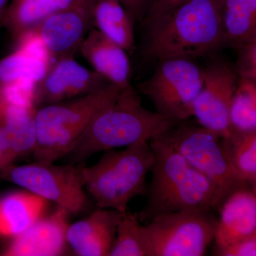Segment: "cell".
<instances>
[{"mask_svg": "<svg viewBox=\"0 0 256 256\" xmlns=\"http://www.w3.org/2000/svg\"><path fill=\"white\" fill-rule=\"evenodd\" d=\"M223 3L224 0H188L142 26V54L146 60L158 62L214 55L227 46Z\"/></svg>", "mask_w": 256, "mask_h": 256, "instance_id": "obj_1", "label": "cell"}, {"mask_svg": "<svg viewBox=\"0 0 256 256\" xmlns=\"http://www.w3.org/2000/svg\"><path fill=\"white\" fill-rule=\"evenodd\" d=\"M150 144L154 161L146 204L138 213L141 223L175 212L220 210L226 196L210 178L159 138L150 140Z\"/></svg>", "mask_w": 256, "mask_h": 256, "instance_id": "obj_2", "label": "cell"}, {"mask_svg": "<svg viewBox=\"0 0 256 256\" xmlns=\"http://www.w3.org/2000/svg\"><path fill=\"white\" fill-rule=\"evenodd\" d=\"M176 124L144 107L139 92L130 84L92 120L67 156L72 163H80L100 152L151 140Z\"/></svg>", "mask_w": 256, "mask_h": 256, "instance_id": "obj_3", "label": "cell"}, {"mask_svg": "<svg viewBox=\"0 0 256 256\" xmlns=\"http://www.w3.org/2000/svg\"><path fill=\"white\" fill-rule=\"evenodd\" d=\"M154 161L150 141L104 151L96 164L82 166L84 186L98 208L126 212L133 198L146 194Z\"/></svg>", "mask_w": 256, "mask_h": 256, "instance_id": "obj_4", "label": "cell"}, {"mask_svg": "<svg viewBox=\"0 0 256 256\" xmlns=\"http://www.w3.org/2000/svg\"><path fill=\"white\" fill-rule=\"evenodd\" d=\"M124 87L111 84L98 92L37 108L32 152L36 162L50 164L66 156L92 120L116 100Z\"/></svg>", "mask_w": 256, "mask_h": 256, "instance_id": "obj_5", "label": "cell"}, {"mask_svg": "<svg viewBox=\"0 0 256 256\" xmlns=\"http://www.w3.org/2000/svg\"><path fill=\"white\" fill-rule=\"evenodd\" d=\"M158 138L210 178L226 196L239 188L248 186L234 170L224 138L213 131L200 124L184 121L174 124Z\"/></svg>", "mask_w": 256, "mask_h": 256, "instance_id": "obj_6", "label": "cell"}, {"mask_svg": "<svg viewBox=\"0 0 256 256\" xmlns=\"http://www.w3.org/2000/svg\"><path fill=\"white\" fill-rule=\"evenodd\" d=\"M138 92L151 101L158 114L174 124L193 117V107L201 90L204 69L192 60L171 58L158 62Z\"/></svg>", "mask_w": 256, "mask_h": 256, "instance_id": "obj_7", "label": "cell"}, {"mask_svg": "<svg viewBox=\"0 0 256 256\" xmlns=\"http://www.w3.org/2000/svg\"><path fill=\"white\" fill-rule=\"evenodd\" d=\"M218 218L210 212H180L144 224L149 256H202L214 240Z\"/></svg>", "mask_w": 256, "mask_h": 256, "instance_id": "obj_8", "label": "cell"}, {"mask_svg": "<svg viewBox=\"0 0 256 256\" xmlns=\"http://www.w3.org/2000/svg\"><path fill=\"white\" fill-rule=\"evenodd\" d=\"M82 166L75 163L54 165L36 162L12 168L6 174L16 185L74 214L87 205Z\"/></svg>", "mask_w": 256, "mask_h": 256, "instance_id": "obj_9", "label": "cell"}, {"mask_svg": "<svg viewBox=\"0 0 256 256\" xmlns=\"http://www.w3.org/2000/svg\"><path fill=\"white\" fill-rule=\"evenodd\" d=\"M239 78L234 65L212 60L204 68L203 84L194 104L198 124L224 138L232 133L230 108Z\"/></svg>", "mask_w": 256, "mask_h": 256, "instance_id": "obj_10", "label": "cell"}, {"mask_svg": "<svg viewBox=\"0 0 256 256\" xmlns=\"http://www.w3.org/2000/svg\"><path fill=\"white\" fill-rule=\"evenodd\" d=\"M96 0H73L42 20L32 31L41 38L54 60L74 57L88 32L95 28Z\"/></svg>", "mask_w": 256, "mask_h": 256, "instance_id": "obj_11", "label": "cell"}, {"mask_svg": "<svg viewBox=\"0 0 256 256\" xmlns=\"http://www.w3.org/2000/svg\"><path fill=\"white\" fill-rule=\"evenodd\" d=\"M111 84L95 70L82 66L74 57L58 58L50 64L43 78L36 82L34 106L38 108L80 97Z\"/></svg>", "mask_w": 256, "mask_h": 256, "instance_id": "obj_12", "label": "cell"}, {"mask_svg": "<svg viewBox=\"0 0 256 256\" xmlns=\"http://www.w3.org/2000/svg\"><path fill=\"white\" fill-rule=\"evenodd\" d=\"M70 214L57 207L52 214L35 222L28 230L15 237L4 252L10 256L62 255L67 245L66 233Z\"/></svg>", "mask_w": 256, "mask_h": 256, "instance_id": "obj_13", "label": "cell"}, {"mask_svg": "<svg viewBox=\"0 0 256 256\" xmlns=\"http://www.w3.org/2000/svg\"><path fill=\"white\" fill-rule=\"evenodd\" d=\"M122 212L100 208L68 226L66 240L77 256H109Z\"/></svg>", "mask_w": 256, "mask_h": 256, "instance_id": "obj_14", "label": "cell"}, {"mask_svg": "<svg viewBox=\"0 0 256 256\" xmlns=\"http://www.w3.org/2000/svg\"><path fill=\"white\" fill-rule=\"evenodd\" d=\"M216 230V248L256 236V193L249 186L230 193L220 205Z\"/></svg>", "mask_w": 256, "mask_h": 256, "instance_id": "obj_15", "label": "cell"}, {"mask_svg": "<svg viewBox=\"0 0 256 256\" xmlns=\"http://www.w3.org/2000/svg\"><path fill=\"white\" fill-rule=\"evenodd\" d=\"M80 52L94 70L112 84H130L131 65L127 52L94 28L88 32Z\"/></svg>", "mask_w": 256, "mask_h": 256, "instance_id": "obj_16", "label": "cell"}, {"mask_svg": "<svg viewBox=\"0 0 256 256\" xmlns=\"http://www.w3.org/2000/svg\"><path fill=\"white\" fill-rule=\"evenodd\" d=\"M46 200L32 192H16L0 201V234L18 236L43 216Z\"/></svg>", "mask_w": 256, "mask_h": 256, "instance_id": "obj_17", "label": "cell"}, {"mask_svg": "<svg viewBox=\"0 0 256 256\" xmlns=\"http://www.w3.org/2000/svg\"><path fill=\"white\" fill-rule=\"evenodd\" d=\"M95 28L129 53L136 50L134 22L118 0H96Z\"/></svg>", "mask_w": 256, "mask_h": 256, "instance_id": "obj_18", "label": "cell"}, {"mask_svg": "<svg viewBox=\"0 0 256 256\" xmlns=\"http://www.w3.org/2000/svg\"><path fill=\"white\" fill-rule=\"evenodd\" d=\"M73 0H11L4 26L15 40L36 26L48 15L68 6Z\"/></svg>", "mask_w": 256, "mask_h": 256, "instance_id": "obj_19", "label": "cell"}, {"mask_svg": "<svg viewBox=\"0 0 256 256\" xmlns=\"http://www.w3.org/2000/svg\"><path fill=\"white\" fill-rule=\"evenodd\" d=\"M222 20L227 46L238 48L256 34V0H224Z\"/></svg>", "mask_w": 256, "mask_h": 256, "instance_id": "obj_20", "label": "cell"}, {"mask_svg": "<svg viewBox=\"0 0 256 256\" xmlns=\"http://www.w3.org/2000/svg\"><path fill=\"white\" fill-rule=\"evenodd\" d=\"M109 256H149L144 224L138 213L122 212Z\"/></svg>", "mask_w": 256, "mask_h": 256, "instance_id": "obj_21", "label": "cell"}, {"mask_svg": "<svg viewBox=\"0 0 256 256\" xmlns=\"http://www.w3.org/2000/svg\"><path fill=\"white\" fill-rule=\"evenodd\" d=\"M50 62L16 50L0 60V87L21 80L30 79L36 82L46 73Z\"/></svg>", "mask_w": 256, "mask_h": 256, "instance_id": "obj_22", "label": "cell"}, {"mask_svg": "<svg viewBox=\"0 0 256 256\" xmlns=\"http://www.w3.org/2000/svg\"><path fill=\"white\" fill-rule=\"evenodd\" d=\"M224 141L234 170L242 181L248 183L256 174V130L232 132Z\"/></svg>", "mask_w": 256, "mask_h": 256, "instance_id": "obj_23", "label": "cell"}, {"mask_svg": "<svg viewBox=\"0 0 256 256\" xmlns=\"http://www.w3.org/2000/svg\"><path fill=\"white\" fill-rule=\"evenodd\" d=\"M232 132L256 130V82L239 78L230 108Z\"/></svg>", "mask_w": 256, "mask_h": 256, "instance_id": "obj_24", "label": "cell"}, {"mask_svg": "<svg viewBox=\"0 0 256 256\" xmlns=\"http://www.w3.org/2000/svg\"><path fill=\"white\" fill-rule=\"evenodd\" d=\"M234 66L239 76L256 82V34L236 48Z\"/></svg>", "mask_w": 256, "mask_h": 256, "instance_id": "obj_25", "label": "cell"}, {"mask_svg": "<svg viewBox=\"0 0 256 256\" xmlns=\"http://www.w3.org/2000/svg\"><path fill=\"white\" fill-rule=\"evenodd\" d=\"M186 1L188 0H152L140 24L144 26L156 21Z\"/></svg>", "mask_w": 256, "mask_h": 256, "instance_id": "obj_26", "label": "cell"}, {"mask_svg": "<svg viewBox=\"0 0 256 256\" xmlns=\"http://www.w3.org/2000/svg\"><path fill=\"white\" fill-rule=\"evenodd\" d=\"M215 254L220 256H256V236L244 239L228 247L216 249Z\"/></svg>", "mask_w": 256, "mask_h": 256, "instance_id": "obj_27", "label": "cell"}, {"mask_svg": "<svg viewBox=\"0 0 256 256\" xmlns=\"http://www.w3.org/2000/svg\"><path fill=\"white\" fill-rule=\"evenodd\" d=\"M134 22L142 23L152 0H118Z\"/></svg>", "mask_w": 256, "mask_h": 256, "instance_id": "obj_28", "label": "cell"}, {"mask_svg": "<svg viewBox=\"0 0 256 256\" xmlns=\"http://www.w3.org/2000/svg\"><path fill=\"white\" fill-rule=\"evenodd\" d=\"M11 0H0V28L4 26L6 11Z\"/></svg>", "mask_w": 256, "mask_h": 256, "instance_id": "obj_29", "label": "cell"}, {"mask_svg": "<svg viewBox=\"0 0 256 256\" xmlns=\"http://www.w3.org/2000/svg\"><path fill=\"white\" fill-rule=\"evenodd\" d=\"M248 186L252 188V191L256 193V174L254 175V178L248 182Z\"/></svg>", "mask_w": 256, "mask_h": 256, "instance_id": "obj_30", "label": "cell"}]
</instances>
